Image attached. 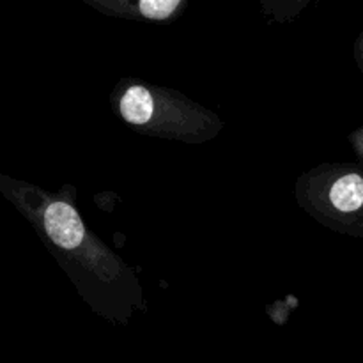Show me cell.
Instances as JSON below:
<instances>
[{"mask_svg": "<svg viewBox=\"0 0 363 363\" xmlns=\"http://www.w3.org/2000/svg\"><path fill=\"white\" fill-rule=\"evenodd\" d=\"M45 227L48 236L59 247L73 250L84 240V223L78 213L66 202H53L45 213Z\"/></svg>", "mask_w": 363, "mask_h": 363, "instance_id": "1", "label": "cell"}, {"mask_svg": "<svg viewBox=\"0 0 363 363\" xmlns=\"http://www.w3.org/2000/svg\"><path fill=\"white\" fill-rule=\"evenodd\" d=\"M152 98L149 91L142 85L128 89L124 98L121 99V113L131 124H145L152 116Z\"/></svg>", "mask_w": 363, "mask_h": 363, "instance_id": "2", "label": "cell"}, {"mask_svg": "<svg viewBox=\"0 0 363 363\" xmlns=\"http://www.w3.org/2000/svg\"><path fill=\"white\" fill-rule=\"evenodd\" d=\"M333 206L340 211H357L363 204V179L357 174H347L333 184L330 191Z\"/></svg>", "mask_w": 363, "mask_h": 363, "instance_id": "3", "label": "cell"}, {"mask_svg": "<svg viewBox=\"0 0 363 363\" xmlns=\"http://www.w3.org/2000/svg\"><path fill=\"white\" fill-rule=\"evenodd\" d=\"M179 6V0H142L140 11L151 20H165Z\"/></svg>", "mask_w": 363, "mask_h": 363, "instance_id": "4", "label": "cell"}]
</instances>
